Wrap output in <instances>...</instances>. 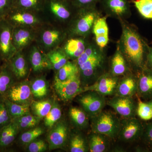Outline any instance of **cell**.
Here are the masks:
<instances>
[{
  "instance_id": "obj_26",
  "label": "cell",
  "mask_w": 152,
  "mask_h": 152,
  "mask_svg": "<svg viewBox=\"0 0 152 152\" xmlns=\"http://www.w3.org/2000/svg\"><path fill=\"white\" fill-rule=\"evenodd\" d=\"M52 69L58 71L69 61L61 47L46 54Z\"/></svg>"
},
{
  "instance_id": "obj_39",
  "label": "cell",
  "mask_w": 152,
  "mask_h": 152,
  "mask_svg": "<svg viewBox=\"0 0 152 152\" xmlns=\"http://www.w3.org/2000/svg\"><path fill=\"white\" fill-rule=\"evenodd\" d=\"M43 129L41 127L34 128L31 130L23 133L20 137L21 142L24 144H30L42 135Z\"/></svg>"
},
{
  "instance_id": "obj_19",
  "label": "cell",
  "mask_w": 152,
  "mask_h": 152,
  "mask_svg": "<svg viewBox=\"0 0 152 152\" xmlns=\"http://www.w3.org/2000/svg\"><path fill=\"white\" fill-rule=\"evenodd\" d=\"M138 91L142 96L152 97V69L146 66L139 71Z\"/></svg>"
},
{
  "instance_id": "obj_31",
  "label": "cell",
  "mask_w": 152,
  "mask_h": 152,
  "mask_svg": "<svg viewBox=\"0 0 152 152\" xmlns=\"http://www.w3.org/2000/svg\"><path fill=\"white\" fill-rule=\"evenodd\" d=\"M105 136L95 133L91 136L89 142V148L91 152H103L107 148Z\"/></svg>"
},
{
  "instance_id": "obj_37",
  "label": "cell",
  "mask_w": 152,
  "mask_h": 152,
  "mask_svg": "<svg viewBox=\"0 0 152 152\" xmlns=\"http://www.w3.org/2000/svg\"><path fill=\"white\" fill-rule=\"evenodd\" d=\"M139 102L137 113L138 116L144 121H148L152 119L151 108L149 102H144L138 99Z\"/></svg>"
},
{
  "instance_id": "obj_22",
  "label": "cell",
  "mask_w": 152,
  "mask_h": 152,
  "mask_svg": "<svg viewBox=\"0 0 152 152\" xmlns=\"http://www.w3.org/2000/svg\"><path fill=\"white\" fill-rule=\"evenodd\" d=\"M105 8L110 14L118 18H122L130 12L127 0H103Z\"/></svg>"
},
{
  "instance_id": "obj_40",
  "label": "cell",
  "mask_w": 152,
  "mask_h": 152,
  "mask_svg": "<svg viewBox=\"0 0 152 152\" xmlns=\"http://www.w3.org/2000/svg\"><path fill=\"white\" fill-rule=\"evenodd\" d=\"M87 146L84 139L80 135H75L71 139L70 151L72 152L87 151Z\"/></svg>"
},
{
  "instance_id": "obj_43",
  "label": "cell",
  "mask_w": 152,
  "mask_h": 152,
  "mask_svg": "<svg viewBox=\"0 0 152 152\" xmlns=\"http://www.w3.org/2000/svg\"><path fill=\"white\" fill-rule=\"evenodd\" d=\"M13 0H0V20L4 19L11 10Z\"/></svg>"
},
{
  "instance_id": "obj_9",
  "label": "cell",
  "mask_w": 152,
  "mask_h": 152,
  "mask_svg": "<svg viewBox=\"0 0 152 152\" xmlns=\"http://www.w3.org/2000/svg\"><path fill=\"white\" fill-rule=\"evenodd\" d=\"M54 86L57 94L64 101L72 99L82 90L80 74L64 81L55 77Z\"/></svg>"
},
{
  "instance_id": "obj_15",
  "label": "cell",
  "mask_w": 152,
  "mask_h": 152,
  "mask_svg": "<svg viewBox=\"0 0 152 152\" xmlns=\"http://www.w3.org/2000/svg\"><path fill=\"white\" fill-rule=\"evenodd\" d=\"M7 63L16 79L21 80L28 75L30 66L24 51H17Z\"/></svg>"
},
{
  "instance_id": "obj_6",
  "label": "cell",
  "mask_w": 152,
  "mask_h": 152,
  "mask_svg": "<svg viewBox=\"0 0 152 152\" xmlns=\"http://www.w3.org/2000/svg\"><path fill=\"white\" fill-rule=\"evenodd\" d=\"M13 27L37 29L46 23L41 13L12 8L4 18Z\"/></svg>"
},
{
  "instance_id": "obj_10",
  "label": "cell",
  "mask_w": 152,
  "mask_h": 152,
  "mask_svg": "<svg viewBox=\"0 0 152 152\" xmlns=\"http://www.w3.org/2000/svg\"><path fill=\"white\" fill-rule=\"evenodd\" d=\"M24 51L33 72L40 73L52 69L46 54L41 50L35 42Z\"/></svg>"
},
{
  "instance_id": "obj_42",
  "label": "cell",
  "mask_w": 152,
  "mask_h": 152,
  "mask_svg": "<svg viewBox=\"0 0 152 152\" xmlns=\"http://www.w3.org/2000/svg\"><path fill=\"white\" fill-rule=\"evenodd\" d=\"M47 148L46 144L44 141L39 140L30 143L28 149L30 152H42L45 151Z\"/></svg>"
},
{
  "instance_id": "obj_11",
  "label": "cell",
  "mask_w": 152,
  "mask_h": 152,
  "mask_svg": "<svg viewBox=\"0 0 152 152\" xmlns=\"http://www.w3.org/2000/svg\"><path fill=\"white\" fill-rule=\"evenodd\" d=\"M37 29L25 27H13L12 41L17 52L24 50L35 42Z\"/></svg>"
},
{
  "instance_id": "obj_16",
  "label": "cell",
  "mask_w": 152,
  "mask_h": 152,
  "mask_svg": "<svg viewBox=\"0 0 152 152\" xmlns=\"http://www.w3.org/2000/svg\"><path fill=\"white\" fill-rule=\"evenodd\" d=\"M144 132L141 123L137 119L132 118L121 125L118 135L124 141L132 142L141 137Z\"/></svg>"
},
{
  "instance_id": "obj_41",
  "label": "cell",
  "mask_w": 152,
  "mask_h": 152,
  "mask_svg": "<svg viewBox=\"0 0 152 152\" xmlns=\"http://www.w3.org/2000/svg\"><path fill=\"white\" fill-rule=\"evenodd\" d=\"M12 121V118L4 101H0V129L10 124Z\"/></svg>"
},
{
  "instance_id": "obj_2",
  "label": "cell",
  "mask_w": 152,
  "mask_h": 152,
  "mask_svg": "<svg viewBox=\"0 0 152 152\" xmlns=\"http://www.w3.org/2000/svg\"><path fill=\"white\" fill-rule=\"evenodd\" d=\"M76 10L70 0H45L41 14L46 23L66 30Z\"/></svg>"
},
{
  "instance_id": "obj_48",
  "label": "cell",
  "mask_w": 152,
  "mask_h": 152,
  "mask_svg": "<svg viewBox=\"0 0 152 152\" xmlns=\"http://www.w3.org/2000/svg\"><path fill=\"white\" fill-rule=\"evenodd\" d=\"M150 103V104H151V114L152 115V100L150 101V102H149Z\"/></svg>"
},
{
  "instance_id": "obj_18",
  "label": "cell",
  "mask_w": 152,
  "mask_h": 152,
  "mask_svg": "<svg viewBox=\"0 0 152 152\" xmlns=\"http://www.w3.org/2000/svg\"><path fill=\"white\" fill-rule=\"evenodd\" d=\"M31 90L27 83L14 84L6 94L5 98L20 104H26L31 95Z\"/></svg>"
},
{
  "instance_id": "obj_14",
  "label": "cell",
  "mask_w": 152,
  "mask_h": 152,
  "mask_svg": "<svg viewBox=\"0 0 152 152\" xmlns=\"http://www.w3.org/2000/svg\"><path fill=\"white\" fill-rule=\"evenodd\" d=\"M86 38L67 36L61 47L69 59L76 61L84 52L88 42Z\"/></svg>"
},
{
  "instance_id": "obj_47",
  "label": "cell",
  "mask_w": 152,
  "mask_h": 152,
  "mask_svg": "<svg viewBox=\"0 0 152 152\" xmlns=\"http://www.w3.org/2000/svg\"><path fill=\"white\" fill-rule=\"evenodd\" d=\"M4 61H3L2 59L1 58V56H0V68L3 66V65L4 64Z\"/></svg>"
},
{
  "instance_id": "obj_35",
  "label": "cell",
  "mask_w": 152,
  "mask_h": 152,
  "mask_svg": "<svg viewBox=\"0 0 152 152\" xmlns=\"http://www.w3.org/2000/svg\"><path fill=\"white\" fill-rule=\"evenodd\" d=\"M32 94L36 98L44 97L48 93L47 82L43 77L36 78L32 82L31 87Z\"/></svg>"
},
{
  "instance_id": "obj_17",
  "label": "cell",
  "mask_w": 152,
  "mask_h": 152,
  "mask_svg": "<svg viewBox=\"0 0 152 152\" xmlns=\"http://www.w3.org/2000/svg\"><path fill=\"white\" fill-rule=\"evenodd\" d=\"M108 104L119 115L127 118H132L137 109L133 100L128 97L116 96Z\"/></svg>"
},
{
  "instance_id": "obj_4",
  "label": "cell",
  "mask_w": 152,
  "mask_h": 152,
  "mask_svg": "<svg viewBox=\"0 0 152 152\" xmlns=\"http://www.w3.org/2000/svg\"><path fill=\"white\" fill-rule=\"evenodd\" d=\"M104 60V55L97 45L88 42L84 52L75 61L78 67L80 78L88 80L99 69Z\"/></svg>"
},
{
  "instance_id": "obj_7",
  "label": "cell",
  "mask_w": 152,
  "mask_h": 152,
  "mask_svg": "<svg viewBox=\"0 0 152 152\" xmlns=\"http://www.w3.org/2000/svg\"><path fill=\"white\" fill-rule=\"evenodd\" d=\"M94 117L92 126L94 133L110 138L115 137L118 134L121 124L114 114L101 112Z\"/></svg>"
},
{
  "instance_id": "obj_25",
  "label": "cell",
  "mask_w": 152,
  "mask_h": 152,
  "mask_svg": "<svg viewBox=\"0 0 152 152\" xmlns=\"http://www.w3.org/2000/svg\"><path fill=\"white\" fill-rule=\"evenodd\" d=\"M116 91L118 96L130 97L138 91L137 81L132 76L126 77L118 84Z\"/></svg>"
},
{
  "instance_id": "obj_36",
  "label": "cell",
  "mask_w": 152,
  "mask_h": 152,
  "mask_svg": "<svg viewBox=\"0 0 152 152\" xmlns=\"http://www.w3.org/2000/svg\"><path fill=\"white\" fill-rule=\"evenodd\" d=\"M70 116L76 125L80 127L85 126L87 124V118L85 112L81 109L72 107L70 110Z\"/></svg>"
},
{
  "instance_id": "obj_32",
  "label": "cell",
  "mask_w": 152,
  "mask_h": 152,
  "mask_svg": "<svg viewBox=\"0 0 152 152\" xmlns=\"http://www.w3.org/2000/svg\"><path fill=\"white\" fill-rule=\"evenodd\" d=\"M132 1L143 18L152 20V0H132Z\"/></svg>"
},
{
  "instance_id": "obj_46",
  "label": "cell",
  "mask_w": 152,
  "mask_h": 152,
  "mask_svg": "<svg viewBox=\"0 0 152 152\" xmlns=\"http://www.w3.org/2000/svg\"><path fill=\"white\" fill-rule=\"evenodd\" d=\"M146 66L152 69V47L149 46L147 54Z\"/></svg>"
},
{
  "instance_id": "obj_27",
  "label": "cell",
  "mask_w": 152,
  "mask_h": 152,
  "mask_svg": "<svg viewBox=\"0 0 152 152\" xmlns=\"http://www.w3.org/2000/svg\"><path fill=\"white\" fill-rule=\"evenodd\" d=\"M44 1L45 0H13L12 8L41 13Z\"/></svg>"
},
{
  "instance_id": "obj_34",
  "label": "cell",
  "mask_w": 152,
  "mask_h": 152,
  "mask_svg": "<svg viewBox=\"0 0 152 152\" xmlns=\"http://www.w3.org/2000/svg\"><path fill=\"white\" fill-rule=\"evenodd\" d=\"M31 106L33 112L38 118H45L52 107L48 101H34Z\"/></svg>"
},
{
  "instance_id": "obj_8",
  "label": "cell",
  "mask_w": 152,
  "mask_h": 152,
  "mask_svg": "<svg viewBox=\"0 0 152 152\" xmlns=\"http://www.w3.org/2000/svg\"><path fill=\"white\" fill-rule=\"evenodd\" d=\"M13 27L5 19L0 20V56L7 63L17 52L12 41Z\"/></svg>"
},
{
  "instance_id": "obj_38",
  "label": "cell",
  "mask_w": 152,
  "mask_h": 152,
  "mask_svg": "<svg viewBox=\"0 0 152 152\" xmlns=\"http://www.w3.org/2000/svg\"><path fill=\"white\" fill-rule=\"evenodd\" d=\"M61 109L58 106L52 107L48 115L45 117V124L47 127L51 128L61 117Z\"/></svg>"
},
{
  "instance_id": "obj_24",
  "label": "cell",
  "mask_w": 152,
  "mask_h": 152,
  "mask_svg": "<svg viewBox=\"0 0 152 152\" xmlns=\"http://www.w3.org/2000/svg\"><path fill=\"white\" fill-rule=\"evenodd\" d=\"M16 125L12 121L0 129V148H6L13 142L19 131Z\"/></svg>"
},
{
  "instance_id": "obj_12",
  "label": "cell",
  "mask_w": 152,
  "mask_h": 152,
  "mask_svg": "<svg viewBox=\"0 0 152 152\" xmlns=\"http://www.w3.org/2000/svg\"><path fill=\"white\" fill-rule=\"evenodd\" d=\"M79 101L85 111L93 117L102 112L106 103L104 96L94 91H88Z\"/></svg>"
},
{
  "instance_id": "obj_33",
  "label": "cell",
  "mask_w": 152,
  "mask_h": 152,
  "mask_svg": "<svg viewBox=\"0 0 152 152\" xmlns=\"http://www.w3.org/2000/svg\"><path fill=\"white\" fill-rule=\"evenodd\" d=\"M19 129H28L36 126L39 123V118L30 114L13 119L12 121Z\"/></svg>"
},
{
  "instance_id": "obj_5",
  "label": "cell",
  "mask_w": 152,
  "mask_h": 152,
  "mask_svg": "<svg viewBox=\"0 0 152 152\" xmlns=\"http://www.w3.org/2000/svg\"><path fill=\"white\" fill-rule=\"evenodd\" d=\"M67 37L65 29L45 23L37 29L35 42L45 54L61 47Z\"/></svg>"
},
{
  "instance_id": "obj_1",
  "label": "cell",
  "mask_w": 152,
  "mask_h": 152,
  "mask_svg": "<svg viewBox=\"0 0 152 152\" xmlns=\"http://www.w3.org/2000/svg\"><path fill=\"white\" fill-rule=\"evenodd\" d=\"M118 47L125 58L139 71L145 66L149 45L135 27L123 23Z\"/></svg>"
},
{
  "instance_id": "obj_30",
  "label": "cell",
  "mask_w": 152,
  "mask_h": 152,
  "mask_svg": "<svg viewBox=\"0 0 152 152\" xmlns=\"http://www.w3.org/2000/svg\"><path fill=\"white\" fill-rule=\"evenodd\" d=\"M79 74L78 67L76 62L69 61L65 65L57 71L55 77L61 80L64 81Z\"/></svg>"
},
{
  "instance_id": "obj_45",
  "label": "cell",
  "mask_w": 152,
  "mask_h": 152,
  "mask_svg": "<svg viewBox=\"0 0 152 152\" xmlns=\"http://www.w3.org/2000/svg\"><path fill=\"white\" fill-rule=\"evenodd\" d=\"M144 137L146 141L149 144H152V123L147 126L144 130Z\"/></svg>"
},
{
  "instance_id": "obj_23",
  "label": "cell",
  "mask_w": 152,
  "mask_h": 152,
  "mask_svg": "<svg viewBox=\"0 0 152 152\" xmlns=\"http://www.w3.org/2000/svg\"><path fill=\"white\" fill-rule=\"evenodd\" d=\"M15 79L7 63H4L0 68V97L4 99L9 89L15 84Z\"/></svg>"
},
{
  "instance_id": "obj_20",
  "label": "cell",
  "mask_w": 152,
  "mask_h": 152,
  "mask_svg": "<svg viewBox=\"0 0 152 152\" xmlns=\"http://www.w3.org/2000/svg\"><path fill=\"white\" fill-rule=\"evenodd\" d=\"M92 32L95 35L96 44L99 48H104L109 42V28L105 17L97 19L93 27Z\"/></svg>"
},
{
  "instance_id": "obj_3",
  "label": "cell",
  "mask_w": 152,
  "mask_h": 152,
  "mask_svg": "<svg viewBox=\"0 0 152 152\" xmlns=\"http://www.w3.org/2000/svg\"><path fill=\"white\" fill-rule=\"evenodd\" d=\"M99 18V13L94 6L77 9L66 29L68 37L87 38L92 32L94 24Z\"/></svg>"
},
{
  "instance_id": "obj_13",
  "label": "cell",
  "mask_w": 152,
  "mask_h": 152,
  "mask_svg": "<svg viewBox=\"0 0 152 152\" xmlns=\"http://www.w3.org/2000/svg\"><path fill=\"white\" fill-rule=\"evenodd\" d=\"M118 78L113 75L106 74L101 76L91 86L84 88L83 91H94L102 96L113 95L116 90Z\"/></svg>"
},
{
  "instance_id": "obj_21",
  "label": "cell",
  "mask_w": 152,
  "mask_h": 152,
  "mask_svg": "<svg viewBox=\"0 0 152 152\" xmlns=\"http://www.w3.org/2000/svg\"><path fill=\"white\" fill-rule=\"evenodd\" d=\"M67 136V128L64 124L59 123L49 133V149H55L64 145Z\"/></svg>"
},
{
  "instance_id": "obj_44",
  "label": "cell",
  "mask_w": 152,
  "mask_h": 152,
  "mask_svg": "<svg viewBox=\"0 0 152 152\" xmlns=\"http://www.w3.org/2000/svg\"><path fill=\"white\" fill-rule=\"evenodd\" d=\"M99 0H70L73 5L77 9L94 6Z\"/></svg>"
},
{
  "instance_id": "obj_28",
  "label": "cell",
  "mask_w": 152,
  "mask_h": 152,
  "mask_svg": "<svg viewBox=\"0 0 152 152\" xmlns=\"http://www.w3.org/2000/svg\"><path fill=\"white\" fill-rule=\"evenodd\" d=\"M127 70V65L125 57L118 47L112 58L111 72L112 75L116 76L124 75Z\"/></svg>"
},
{
  "instance_id": "obj_29",
  "label": "cell",
  "mask_w": 152,
  "mask_h": 152,
  "mask_svg": "<svg viewBox=\"0 0 152 152\" xmlns=\"http://www.w3.org/2000/svg\"><path fill=\"white\" fill-rule=\"evenodd\" d=\"M3 101L12 119L30 113L29 106L27 104L15 103L6 98Z\"/></svg>"
}]
</instances>
